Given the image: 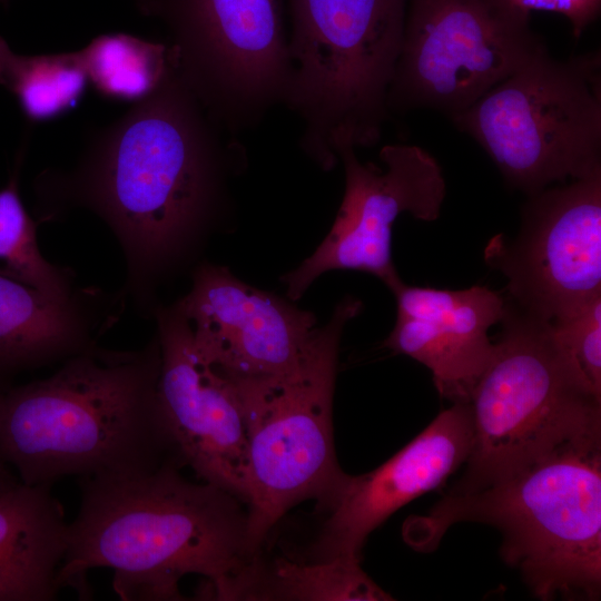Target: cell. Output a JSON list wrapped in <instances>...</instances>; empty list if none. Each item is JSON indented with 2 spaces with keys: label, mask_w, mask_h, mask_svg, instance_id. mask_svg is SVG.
Wrapping results in <instances>:
<instances>
[{
  "label": "cell",
  "mask_w": 601,
  "mask_h": 601,
  "mask_svg": "<svg viewBox=\"0 0 601 601\" xmlns=\"http://www.w3.org/2000/svg\"><path fill=\"white\" fill-rule=\"evenodd\" d=\"M218 128L171 50L159 87L106 129L73 173L50 184L55 199L90 208L109 225L138 298L213 206L224 156Z\"/></svg>",
  "instance_id": "obj_1"
},
{
  "label": "cell",
  "mask_w": 601,
  "mask_h": 601,
  "mask_svg": "<svg viewBox=\"0 0 601 601\" xmlns=\"http://www.w3.org/2000/svg\"><path fill=\"white\" fill-rule=\"evenodd\" d=\"M169 461L135 474L79 477L77 516L68 523L57 587L89 599L87 573L114 570L122 600H183L179 580H208L218 600H229L255 558L247 543V508L210 483H195Z\"/></svg>",
  "instance_id": "obj_2"
},
{
  "label": "cell",
  "mask_w": 601,
  "mask_h": 601,
  "mask_svg": "<svg viewBox=\"0 0 601 601\" xmlns=\"http://www.w3.org/2000/svg\"><path fill=\"white\" fill-rule=\"evenodd\" d=\"M160 346H95L51 376L0 391V462L29 485L184 466L158 397Z\"/></svg>",
  "instance_id": "obj_3"
},
{
  "label": "cell",
  "mask_w": 601,
  "mask_h": 601,
  "mask_svg": "<svg viewBox=\"0 0 601 601\" xmlns=\"http://www.w3.org/2000/svg\"><path fill=\"white\" fill-rule=\"evenodd\" d=\"M502 533L500 553L533 594L597 600L601 591V424L564 439L481 490L445 494L410 530L434 548L454 523Z\"/></svg>",
  "instance_id": "obj_4"
},
{
  "label": "cell",
  "mask_w": 601,
  "mask_h": 601,
  "mask_svg": "<svg viewBox=\"0 0 601 601\" xmlns=\"http://www.w3.org/2000/svg\"><path fill=\"white\" fill-rule=\"evenodd\" d=\"M284 104L304 122L302 149L322 168L335 147L378 142L408 0H288Z\"/></svg>",
  "instance_id": "obj_5"
},
{
  "label": "cell",
  "mask_w": 601,
  "mask_h": 601,
  "mask_svg": "<svg viewBox=\"0 0 601 601\" xmlns=\"http://www.w3.org/2000/svg\"><path fill=\"white\" fill-rule=\"evenodd\" d=\"M362 306L353 296L339 300L290 366L265 376L228 377L247 426V543L254 556L290 508L308 499L322 508L348 476L334 449L333 396L341 336Z\"/></svg>",
  "instance_id": "obj_6"
},
{
  "label": "cell",
  "mask_w": 601,
  "mask_h": 601,
  "mask_svg": "<svg viewBox=\"0 0 601 601\" xmlns=\"http://www.w3.org/2000/svg\"><path fill=\"white\" fill-rule=\"evenodd\" d=\"M451 120L526 196L601 173L600 52L559 60L544 47Z\"/></svg>",
  "instance_id": "obj_7"
},
{
  "label": "cell",
  "mask_w": 601,
  "mask_h": 601,
  "mask_svg": "<svg viewBox=\"0 0 601 601\" xmlns=\"http://www.w3.org/2000/svg\"><path fill=\"white\" fill-rule=\"evenodd\" d=\"M491 364L471 396L473 440L466 469L450 494L481 490L542 452L601 424V402L566 375L548 321L505 300Z\"/></svg>",
  "instance_id": "obj_8"
},
{
  "label": "cell",
  "mask_w": 601,
  "mask_h": 601,
  "mask_svg": "<svg viewBox=\"0 0 601 601\" xmlns=\"http://www.w3.org/2000/svg\"><path fill=\"white\" fill-rule=\"evenodd\" d=\"M165 22L180 76L229 132L283 102L289 77L283 0H136Z\"/></svg>",
  "instance_id": "obj_9"
},
{
  "label": "cell",
  "mask_w": 601,
  "mask_h": 601,
  "mask_svg": "<svg viewBox=\"0 0 601 601\" xmlns=\"http://www.w3.org/2000/svg\"><path fill=\"white\" fill-rule=\"evenodd\" d=\"M544 47L510 0H408L388 111L430 108L451 120Z\"/></svg>",
  "instance_id": "obj_10"
},
{
  "label": "cell",
  "mask_w": 601,
  "mask_h": 601,
  "mask_svg": "<svg viewBox=\"0 0 601 601\" xmlns=\"http://www.w3.org/2000/svg\"><path fill=\"white\" fill-rule=\"evenodd\" d=\"M485 260L508 300L553 321L601 296V173L529 195L514 239H490Z\"/></svg>",
  "instance_id": "obj_11"
},
{
  "label": "cell",
  "mask_w": 601,
  "mask_h": 601,
  "mask_svg": "<svg viewBox=\"0 0 601 601\" xmlns=\"http://www.w3.org/2000/svg\"><path fill=\"white\" fill-rule=\"evenodd\" d=\"M335 154L345 170L343 201L322 244L283 276L292 300L298 299L318 276L333 269L366 272L390 287L400 278L392 259L394 221L403 213L434 221L445 199L442 169L418 146H384L380 151L382 167L361 162L349 144H338Z\"/></svg>",
  "instance_id": "obj_12"
},
{
  "label": "cell",
  "mask_w": 601,
  "mask_h": 601,
  "mask_svg": "<svg viewBox=\"0 0 601 601\" xmlns=\"http://www.w3.org/2000/svg\"><path fill=\"white\" fill-rule=\"evenodd\" d=\"M156 317L158 397L178 454L204 482L247 504L248 437L236 386L199 354L176 304Z\"/></svg>",
  "instance_id": "obj_13"
},
{
  "label": "cell",
  "mask_w": 601,
  "mask_h": 601,
  "mask_svg": "<svg viewBox=\"0 0 601 601\" xmlns=\"http://www.w3.org/2000/svg\"><path fill=\"white\" fill-rule=\"evenodd\" d=\"M203 358L227 377H258L295 363L315 328L313 313L205 264L175 303Z\"/></svg>",
  "instance_id": "obj_14"
},
{
  "label": "cell",
  "mask_w": 601,
  "mask_h": 601,
  "mask_svg": "<svg viewBox=\"0 0 601 601\" xmlns=\"http://www.w3.org/2000/svg\"><path fill=\"white\" fill-rule=\"evenodd\" d=\"M472 440L471 404L453 403L382 465L348 475L321 508L326 519L306 560H361L370 533L396 510L443 484L466 462Z\"/></svg>",
  "instance_id": "obj_15"
},
{
  "label": "cell",
  "mask_w": 601,
  "mask_h": 601,
  "mask_svg": "<svg viewBox=\"0 0 601 601\" xmlns=\"http://www.w3.org/2000/svg\"><path fill=\"white\" fill-rule=\"evenodd\" d=\"M388 288L397 316L384 346L425 365L443 398L470 403L494 358L496 343L487 331L501 322L505 299L481 285L440 289L410 286L398 278Z\"/></svg>",
  "instance_id": "obj_16"
},
{
  "label": "cell",
  "mask_w": 601,
  "mask_h": 601,
  "mask_svg": "<svg viewBox=\"0 0 601 601\" xmlns=\"http://www.w3.org/2000/svg\"><path fill=\"white\" fill-rule=\"evenodd\" d=\"M50 484L0 481V601H51L68 523Z\"/></svg>",
  "instance_id": "obj_17"
},
{
  "label": "cell",
  "mask_w": 601,
  "mask_h": 601,
  "mask_svg": "<svg viewBox=\"0 0 601 601\" xmlns=\"http://www.w3.org/2000/svg\"><path fill=\"white\" fill-rule=\"evenodd\" d=\"M76 293L59 297L0 275V374L67 358L92 345Z\"/></svg>",
  "instance_id": "obj_18"
},
{
  "label": "cell",
  "mask_w": 601,
  "mask_h": 601,
  "mask_svg": "<svg viewBox=\"0 0 601 601\" xmlns=\"http://www.w3.org/2000/svg\"><path fill=\"white\" fill-rule=\"evenodd\" d=\"M388 601L392 595L361 568L359 560L327 561L277 558L265 564L259 555L236 581L231 600Z\"/></svg>",
  "instance_id": "obj_19"
},
{
  "label": "cell",
  "mask_w": 601,
  "mask_h": 601,
  "mask_svg": "<svg viewBox=\"0 0 601 601\" xmlns=\"http://www.w3.org/2000/svg\"><path fill=\"white\" fill-rule=\"evenodd\" d=\"M80 52L24 56L0 37V85L29 120L41 121L75 107L87 85Z\"/></svg>",
  "instance_id": "obj_20"
},
{
  "label": "cell",
  "mask_w": 601,
  "mask_h": 601,
  "mask_svg": "<svg viewBox=\"0 0 601 601\" xmlns=\"http://www.w3.org/2000/svg\"><path fill=\"white\" fill-rule=\"evenodd\" d=\"M79 52L97 90L121 100L140 101L151 95L171 61L169 46L125 33L99 36Z\"/></svg>",
  "instance_id": "obj_21"
},
{
  "label": "cell",
  "mask_w": 601,
  "mask_h": 601,
  "mask_svg": "<svg viewBox=\"0 0 601 601\" xmlns=\"http://www.w3.org/2000/svg\"><path fill=\"white\" fill-rule=\"evenodd\" d=\"M22 155L18 157L8 184L0 189V275L53 296H70L75 294L70 275L41 254L36 236L37 223L20 198L18 184Z\"/></svg>",
  "instance_id": "obj_22"
},
{
  "label": "cell",
  "mask_w": 601,
  "mask_h": 601,
  "mask_svg": "<svg viewBox=\"0 0 601 601\" xmlns=\"http://www.w3.org/2000/svg\"><path fill=\"white\" fill-rule=\"evenodd\" d=\"M548 335L570 380L601 402V296L565 316L548 321Z\"/></svg>",
  "instance_id": "obj_23"
},
{
  "label": "cell",
  "mask_w": 601,
  "mask_h": 601,
  "mask_svg": "<svg viewBox=\"0 0 601 601\" xmlns=\"http://www.w3.org/2000/svg\"><path fill=\"white\" fill-rule=\"evenodd\" d=\"M526 10H543L564 16L577 38L593 22L600 12L601 0H510Z\"/></svg>",
  "instance_id": "obj_24"
},
{
  "label": "cell",
  "mask_w": 601,
  "mask_h": 601,
  "mask_svg": "<svg viewBox=\"0 0 601 601\" xmlns=\"http://www.w3.org/2000/svg\"><path fill=\"white\" fill-rule=\"evenodd\" d=\"M14 473H11V470L9 466L0 462V481L13 475Z\"/></svg>",
  "instance_id": "obj_25"
},
{
  "label": "cell",
  "mask_w": 601,
  "mask_h": 601,
  "mask_svg": "<svg viewBox=\"0 0 601 601\" xmlns=\"http://www.w3.org/2000/svg\"><path fill=\"white\" fill-rule=\"evenodd\" d=\"M0 2H1V3H7V2H8V0H0Z\"/></svg>",
  "instance_id": "obj_26"
}]
</instances>
